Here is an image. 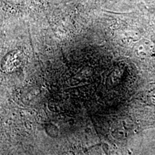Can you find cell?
<instances>
[{
    "label": "cell",
    "mask_w": 155,
    "mask_h": 155,
    "mask_svg": "<svg viewBox=\"0 0 155 155\" xmlns=\"http://www.w3.org/2000/svg\"><path fill=\"white\" fill-rule=\"evenodd\" d=\"M65 155H86L85 151L81 148H73L65 153Z\"/></svg>",
    "instance_id": "1"
}]
</instances>
